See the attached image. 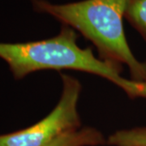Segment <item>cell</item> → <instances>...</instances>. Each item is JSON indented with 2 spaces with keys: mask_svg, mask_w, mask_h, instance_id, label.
<instances>
[{
  "mask_svg": "<svg viewBox=\"0 0 146 146\" xmlns=\"http://www.w3.org/2000/svg\"><path fill=\"white\" fill-rule=\"evenodd\" d=\"M77 37L74 29L62 25L58 34L49 39L0 42V58L8 64L16 80L41 70H76L108 80L123 89L131 99H146V82L123 77L122 66L97 58L90 47H80Z\"/></svg>",
  "mask_w": 146,
  "mask_h": 146,
  "instance_id": "1",
  "label": "cell"
},
{
  "mask_svg": "<svg viewBox=\"0 0 146 146\" xmlns=\"http://www.w3.org/2000/svg\"><path fill=\"white\" fill-rule=\"evenodd\" d=\"M30 1L36 12L48 14L80 32L97 48L100 58L120 66L124 64L131 80L146 82V62L135 57L124 32L128 0H83L66 4Z\"/></svg>",
  "mask_w": 146,
  "mask_h": 146,
  "instance_id": "2",
  "label": "cell"
},
{
  "mask_svg": "<svg viewBox=\"0 0 146 146\" xmlns=\"http://www.w3.org/2000/svg\"><path fill=\"white\" fill-rule=\"evenodd\" d=\"M63 92L54 109L41 121L25 129L0 135V146H46L58 137L80 129L77 110L81 84L78 80L61 74Z\"/></svg>",
  "mask_w": 146,
  "mask_h": 146,
  "instance_id": "3",
  "label": "cell"
},
{
  "mask_svg": "<svg viewBox=\"0 0 146 146\" xmlns=\"http://www.w3.org/2000/svg\"><path fill=\"white\" fill-rule=\"evenodd\" d=\"M106 141L100 131L86 127L64 134L46 146H99L107 145Z\"/></svg>",
  "mask_w": 146,
  "mask_h": 146,
  "instance_id": "4",
  "label": "cell"
},
{
  "mask_svg": "<svg viewBox=\"0 0 146 146\" xmlns=\"http://www.w3.org/2000/svg\"><path fill=\"white\" fill-rule=\"evenodd\" d=\"M106 142L111 146H146V127L117 131Z\"/></svg>",
  "mask_w": 146,
  "mask_h": 146,
  "instance_id": "5",
  "label": "cell"
},
{
  "mask_svg": "<svg viewBox=\"0 0 146 146\" xmlns=\"http://www.w3.org/2000/svg\"><path fill=\"white\" fill-rule=\"evenodd\" d=\"M124 18L146 42V0H128Z\"/></svg>",
  "mask_w": 146,
  "mask_h": 146,
  "instance_id": "6",
  "label": "cell"
}]
</instances>
